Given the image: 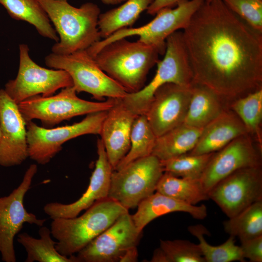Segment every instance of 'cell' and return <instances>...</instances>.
<instances>
[{
  "mask_svg": "<svg viewBox=\"0 0 262 262\" xmlns=\"http://www.w3.org/2000/svg\"><path fill=\"white\" fill-rule=\"evenodd\" d=\"M182 34L193 82L211 88L229 105L262 88V33L222 0H205Z\"/></svg>",
  "mask_w": 262,
  "mask_h": 262,
  "instance_id": "cell-1",
  "label": "cell"
},
{
  "mask_svg": "<svg viewBox=\"0 0 262 262\" xmlns=\"http://www.w3.org/2000/svg\"><path fill=\"white\" fill-rule=\"evenodd\" d=\"M126 38L104 46L93 57L104 72L131 93L144 86L147 74L162 54L154 46Z\"/></svg>",
  "mask_w": 262,
  "mask_h": 262,
  "instance_id": "cell-2",
  "label": "cell"
},
{
  "mask_svg": "<svg viewBox=\"0 0 262 262\" xmlns=\"http://www.w3.org/2000/svg\"><path fill=\"white\" fill-rule=\"evenodd\" d=\"M54 25L59 40L52 52L61 55L86 50L100 40L98 6L88 2L75 7L67 1L38 0Z\"/></svg>",
  "mask_w": 262,
  "mask_h": 262,
  "instance_id": "cell-3",
  "label": "cell"
},
{
  "mask_svg": "<svg viewBox=\"0 0 262 262\" xmlns=\"http://www.w3.org/2000/svg\"><path fill=\"white\" fill-rule=\"evenodd\" d=\"M129 210L107 197L95 202L80 216L56 218L50 224L55 248L62 255L77 253Z\"/></svg>",
  "mask_w": 262,
  "mask_h": 262,
  "instance_id": "cell-4",
  "label": "cell"
},
{
  "mask_svg": "<svg viewBox=\"0 0 262 262\" xmlns=\"http://www.w3.org/2000/svg\"><path fill=\"white\" fill-rule=\"evenodd\" d=\"M164 58L157 63V69L152 80L139 91L127 93L121 98L124 105L135 115H146L155 91L161 86L173 83L189 86L193 75L182 32L176 31L165 41Z\"/></svg>",
  "mask_w": 262,
  "mask_h": 262,
  "instance_id": "cell-5",
  "label": "cell"
},
{
  "mask_svg": "<svg viewBox=\"0 0 262 262\" xmlns=\"http://www.w3.org/2000/svg\"><path fill=\"white\" fill-rule=\"evenodd\" d=\"M74 87L62 88L55 95L30 98L18 104L26 122L38 119L44 127L51 128L63 121L84 115L109 110L115 98H108L102 102H94L79 98Z\"/></svg>",
  "mask_w": 262,
  "mask_h": 262,
  "instance_id": "cell-6",
  "label": "cell"
},
{
  "mask_svg": "<svg viewBox=\"0 0 262 262\" xmlns=\"http://www.w3.org/2000/svg\"><path fill=\"white\" fill-rule=\"evenodd\" d=\"M204 1L190 0L180 2L174 8L162 9L148 23L137 28L120 30L94 43L86 50L93 57L104 46L112 42L136 35L139 37V41L156 47L162 55L164 54L167 38L179 29L184 30L194 13Z\"/></svg>",
  "mask_w": 262,
  "mask_h": 262,
  "instance_id": "cell-7",
  "label": "cell"
},
{
  "mask_svg": "<svg viewBox=\"0 0 262 262\" xmlns=\"http://www.w3.org/2000/svg\"><path fill=\"white\" fill-rule=\"evenodd\" d=\"M45 62L50 68L66 71L77 93H88L98 100L104 98H122L128 93L100 68L86 50L67 55L52 52L45 57Z\"/></svg>",
  "mask_w": 262,
  "mask_h": 262,
  "instance_id": "cell-8",
  "label": "cell"
},
{
  "mask_svg": "<svg viewBox=\"0 0 262 262\" xmlns=\"http://www.w3.org/2000/svg\"><path fill=\"white\" fill-rule=\"evenodd\" d=\"M164 171L153 155L136 159L111 175L108 197L128 209L134 208L154 194Z\"/></svg>",
  "mask_w": 262,
  "mask_h": 262,
  "instance_id": "cell-9",
  "label": "cell"
},
{
  "mask_svg": "<svg viewBox=\"0 0 262 262\" xmlns=\"http://www.w3.org/2000/svg\"><path fill=\"white\" fill-rule=\"evenodd\" d=\"M108 111L87 115L80 122L56 128L39 126L33 121L26 122L29 157L44 165L62 149L68 140L85 134H100Z\"/></svg>",
  "mask_w": 262,
  "mask_h": 262,
  "instance_id": "cell-10",
  "label": "cell"
},
{
  "mask_svg": "<svg viewBox=\"0 0 262 262\" xmlns=\"http://www.w3.org/2000/svg\"><path fill=\"white\" fill-rule=\"evenodd\" d=\"M19 49L17 74L4 89L17 104L33 96H52L61 88L73 86L72 80L65 70L46 68L35 63L30 56L27 45L20 44Z\"/></svg>",
  "mask_w": 262,
  "mask_h": 262,
  "instance_id": "cell-11",
  "label": "cell"
},
{
  "mask_svg": "<svg viewBox=\"0 0 262 262\" xmlns=\"http://www.w3.org/2000/svg\"><path fill=\"white\" fill-rule=\"evenodd\" d=\"M37 172V165L31 164L20 184L8 196L0 197V254L3 262H16L14 238L24 224L41 227L46 221L29 213L23 204L24 197Z\"/></svg>",
  "mask_w": 262,
  "mask_h": 262,
  "instance_id": "cell-12",
  "label": "cell"
},
{
  "mask_svg": "<svg viewBox=\"0 0 262 262\" xmlns=\"http://www.w3.org/2000/svg\"><path fill=\"white\" fill-rule=\"evenodd\" d=\"M229 217L262 200V166L239 169L218 181L208 193Z\"/></svg>",
  "mask_w": 262,
  "mask_h": 262,
  "instance_id": "cell-13",
  "label": "cell"
},
{
  "mask_svg": "<svg viewBox=\"0 0 262 262\" xmlns=\"http://www.w3.org/2000/svg\"><path fill=\"white\" fill-rule=\"evenodd\" d=\"M262 147L248 133L214 152L200 179L205 192L239 169L262 166Z\"/></svg>",
  "mask_w": 262,
  "mask_h": 262,
  "instance_id": "cell-14",
  "label": "cell"
},
{
  "mask_svg": "<svg viewBox=\"0 0 262 262\" xmlns=\"http://www.w3.org/2000/svg\"><path fill=\"white\" fill-rule=\"evenodd\" d=\"M142 236L131 214L126 213L76 253V260L77 262H119L129 249L137 246Z\"/></svg>",
  "mask_w": 262,
  "mask_h": 262,
  "instance_id": "cell-15",
  "label": "cell"
},
{
  "mask_svg": "<svg viewBox=\"0 0 262 262\" xmlns=\"http://www.w3.org/2000/svg\"><path fill=\"white\" fill-rule=\"evenodd\" d=\"M0 166L21 164L29 157L26 122L18 105L0 89Z\"/></svg>",
  "mask_w": 262,
  "mask_h": 262,
  "instance_id": "cell-16",
  "label": "cell"
},
{
  "mask_svg": "<svg viewBox=\"0 0 262 262\" xmlns=\"http://www.w3.org/2000/svg\"><path fill=\"white\" fill-rule=\"evenodd\" d=\"M191 85L167 83L155 91L145 115L156 137L184 123L191 98Z\"/></svg>",
  "mask_w": 262,
  "mask_h": 262,
  "instance_id": "cell-17",
  "label": "cell"
},
{
  "mask_svg": "<svg viewBox=\"0 0 262 262\" xmlns=\"http://www.w3.org/2000/svg\"><path fill=\"white\" fill-rule=\"evenodd\" d=\"M97 147L98 158L87 189L78 200L72 203L63 204L51 202L46 204L44 207V211L52 219L76 217L95 202L108 197L111 175L114 170L108 159L101 139H98Z\"/></svg>",
  "mask_w": 262,
  "mask_h": 262,
  "instance_id": "cell-18",
  "label": "cell"
},
{
  "mask_svg": "<svg viewBox=\"0 0 262 262\" xmlns=\"http://www.w3.org/2000/svg\"><path fill=\"white\" fill-rule=\"evenodd\" d=\"M137 116L124 105L121 98H115L107 111L99 135L113 170L130 149L131 128Z\"/></svg>",
  "mask_w": 262,
  "mask_h": 262,
  "instance_id": "cell-19",
  "label": "cell"
},
{
  "mask_svg": "<svg viewBox=\"0 0 262 262\" xmlns=\"http://www.w3.org/2000/svg\"><path fill=\"white\" fill-rule=\"evenodd\" d=\"M247 133L242 121L229 108L202 129L196 146L189 153L215 152L237 137Z\"/></svg>",
  "mask_w": 262,
  "mask_h": 262,
  "instance_id": "cell-20",
  "label": "cell"
},
{
  "mask_svg": "<svg viewBox=\"0 0 262 262\" xmlns=\"http://www.w3.org/2000/svg\"><path fill=\"white\" fill-rule=\"evenodd\" d=\"M137 207L136 212L131 216L139 233H143L145 227L154 219L170 213L184 212L200 220L207 215V209L204 204H188L157 192L143 200Z\"/></svg>",
  "mask_w": 262,
  "mask_h": 262,
  "instance_id": "cell-21",
  "label": "cell"
},
{
  "mask_svg": "<svg viewBox=\"0 0 262 262\" xmlns=\"http://www.w3.org/2000/svg\"><path fill=\"white\" fill-rule=\"evenodd\" d=\"M191 98L184 124L203 129L229 108V103L211 88L193 82Z\"/></svg>",
  "mask_w": 262,
  "mask_h": 262,
  "instance_id": "cell-22",
  "label": "cell"
},
{
  "mask_svg": "<svg viewBox=\"0 0 262 262\" xmlns=\"http://www.w3.org/2000/svg\"><path fill=\"white\" fill-rule=\"evenodd\" d=\"M202 129L184 123L157 137L152 155L161 161L188 153L196 146Z\"/></svg>",
  "mask_w": 262,
  "mask_h": 262,
  "instance_id": "cell-23",
  "label": "cell"
},
{
  "mask_svg": "<svg viewBox=\"0 0 262 262\" xmlns=\"http://www.w3.org/2000/svg\"><path fill=\"white\" fill-rule=\"evenodd\" d=\"M0 4L12 18L32 24L44 37L59 41L58 35L38 0H0Z\"/></svg>",
  "mask_w": 262,
  "mask_h": 262,
  "instance_id": "cell-24",
  "label": "cell"
},
{
  "mask_svg": "<svg viewBox=\"0 0 262 262\" xmlns=\"http://www.w3.org/2000/svg\"><path fill=\"white\" fill-rule=\"evenodd\" d=\"M154 0H126L120 6L100 13L98 28L101 38L132 26Z\"/></svg>",
  "mask_w": 262,
  "mask_h": 262,
  "instance_id": "cell-25",
  "label": "cell"
},
{
  "mask_svg": "<svg viewBox=\"0 0 262 262\" xmlns=\"http://www.w3.org/2000/svg\"><path fill=\"white\" fill-rule=\"evenodd\" d=\"M39 238H35L27 232L18 234L17 241L27 252L25 262H77L75 255L69 257L60 254L55 248L57 241L52 240L50 229L40 227Z\"/></svg>",
  "mask_w": 262,
  "mask_h": 262,
  "instance_id": "cell-26",
  "label": "cell"
},
{
  "mask_svg": "<svg viewBox=\"0 0 262 262\" xmlns=\"http://www.w3.org/2000/svg\"><path fill=\"white\" fill-rule=\"evenodd\" d=\"M156 192L192 205L209 199L200 179L178 177L166 172L161 177Z\"/></svg>",
  "mask_w": 262,
  "mask_h": 262,
  "instance_id": "cell-27",
  "label": "cell"
},
{
  "mask_svg": "<svg viewBox=\"0 0 262 262\" xmlns=\"http://www.w3.org/2000/svg\"><path fill=\"white\" fill-rule=\"evenodd\" d=\"M229 108L242 121L248 134L262 147V88L234 100Z\"/></svg>",
  "mask_w": 262,
  "mask_h": 262,
  "instance_id": "cell-28",
  "label": "cell"
},
{
  "mask_svg": "<svg viewBox=\"0 0 262 262\" xmlns=\"http://www.w3.org/2000/svg\"><path fill=\"white\" fill-rule=\"evenodd\" d=\"M188 230L198 240V245L206 262H245L241 247L235 244L234 236H229L224 243L214 246L205 240L204 235H209L210 232L203 225H191Z\"/></svg>",
  "mask_w": 262,
  "mask_h": 262,
  "instance_id": "cell-29",
  "label": "cell"
},
{
  "mask_svg": "<svg viewBox=\"0 0 262 262\" xmlns=\"http://www.w3.org/2000/svg\"><path fill=\"white\" fill-rule=\"evenodd\" d=\"M223 227L226 233L240 242L262 235V200L224 221Z\"/></svg>",
  "mask_w": 262,
  "mask_h": 262,
  "instance_id": "cell-30",
  "label": "cell"
},
{
  "mask_svg": "<svg viewBox=\"0 0 262 262\" xmlns=\"http://www.w3.org/2000/svg\"><path fill=\"white\" fill-rule=\"evenodd\" d=\"M156 137L146 115H138L131 128L130 149L115 170L119 169L136 159L151 155Z\"/></svg>",
  "mask_w": 262,
  "mask_h": 262,
  "instance_id": "cell-31",
  "label": "cell"
},
{
  "mask_svg": "<svg viewBox=\"0 0 262 262\" xmlns=\"http://www.w3.org/2000/svg\"><path fill=\"white\" fill-rule=\"evenodd\" d=\"M213 153H188L160 161L164 172L178 177L200 179Z\"/></svg>",
  "mask_w": 262,
  "mask_h": 262,
  "instance_id": "cell-32",
  "label": "cell"
},
{
  "mask_svg": "<svg viewBox=\"0 0 262 262\" xmlns=\"http://www.w3.org/2000/svg\"><path fill=\"white\" fill-rule=\"evenodd\" d=\"M164 262H205L198 244L186 240H160Z\"/></svg>",
  "mask_w": 262,
  "mask_h": 262,
  "instance_id": "cell-33",
  "label": "cell"
},
{
  "mask_svg": "<svg viewBox=\"0 0 262 262\" xmlns=\"http://www.w3.org/2000/svg\"><path fill=\"white\" fill-rule=\"evenodd\" d=\"M235 14L256 31L262 33V0H222Z\"/></svg>",
  "mask_w": 262,
  "mask_h": 262,
  "instance_id": "cell-34",
  "label": "cell"
},
{
  "mask_svg": "<svg viewBox=\"0 0 262 262\" xmlns=\"http://www.w3.org/2000/svg\"><path fill=\"white\" fill-rule=\"evenodd\" d=\"M240 242L245 259H247L251 262H262V235Z\"/></svg>",
  "mask_w": 262,
  "mask_h": 262,
  "instance_id": "cell-35",
  "label": "cell"
},
{
  "mask_svg": "<svg viewBox=\"0 0 262 262\" xmlns=\"http://www.w3.org/2000/svg\"><path fill=\"white\" fill-rule=\"evenodd\" d=\"M190 0H154L147 10L150 15L155 14L160 10L165 8H173L179 3Z\"/></svg>",
  "mask_w": 262,
  "mask_h": 262,
  "instance_id": "cell-36",
  "label": "cell"
},
{
  "mask_svg": "<svg viewBox=\"0 0 262 262\" xmlns=\"http://www.w3.org/2000/svg\"><path fill=\"white\" fill-rule=\"evenodd\" d=\"M138 253L137 246L129 249L123 255L119 262H135L138 260Z\"/></svg>",
  "mask_w": 262,
  "mask_h": 262,
  "instance_id": "cell-37",
  "label": "cell"
},
{
  "mask_svg": "<svg viewBox=\"0 0 262 262\" xmlns=\"http://www.w3.org/2000/svg\"><path fill=\"white\" fill-rule=\"evenodd\" d=\"M101 2L105 4L115 5L124 2L126 0H100Z\"/></svg>",
  "mask_w": 262,
  "mask_h": 262,
  "instance_id": "cell-38",
  "label": "cell"
},
{
  "mask_svg": "<svg viewBox=\"0 0 262 262\" xmlns=\"http://www.w3.org/2000/svg\"><path fill=\"white\" fill-rule=\"evenodd\" d=\"M54 0L63 1H67V0Z\"/></svg>",
  "mask_w": 262,
  "mask_h": 262,
  "instance_id": "cell-39",
  "label": "cell"
},
{
  "mask_svg": "<svg viewBox=\"0 0 262 262\" xmlns=\"http://www.w3.org/2000/svg\"><path fill=\"white\" fill-rule=\"evenodd\" d=\"M205 0L206 2H209V1H211L212 0Z\"/></svg>",
  "mask_w": 262,
  "mask_h": 262,
  "instance_id": "cell-40",
  "label": "cell"
},
{
  "mask_svg": "<svg viewBox=\"0 0 262 262\" xmlns=\"http://www.w3.org/2000/svg\"></svg>",
  "mask_w": 262,
  "mask_h": 262,
  "instance_id": "cell-41",
  "label": "cell"
}]
</instances>
